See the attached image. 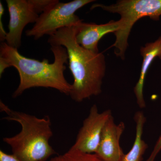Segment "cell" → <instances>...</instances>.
Returning a JSON list of instances; mask_svg holds the SVG:
<instances>
[{
  "label": "cell",
  "mask_w": 161,
  "mask_h": 161,
  "mask_svg": "<svg viewBox=\"0 0 161 161\" xmlns=\"http://www.w3.org/2000/svg\"><path fill=\"white\" fill-rule=\"evenodd\" d=\"M51 50L54 60L49 63L47 59L42 61L26 58L18 49L2 42L0 46V77L6 69L14 67L17 70L20 82L13 94L14 98L20 96L26 90L33 87L53 88L69 95L71 84L64 75L68 55L63 46L52 45Z\"/></svg>",
  "instance_id": "obj_1"
},
{
  "label": "cell",
  "mask_w": 161,
  "mask_h": 161,
  "mask_svg": "<svg viewBox=\"0 0 161 161\" xmlns=\"http://www.w3.org/2000/svg\"><path fill=\"white\" fill-rule=\"evenodd\" d=\"M78 25L59 29L50 36L48 43L66 49L74 78L69 95L73 100L80 103L102 93L106 62L103 53H94L78 44L76 40Z\"/></svg>",
  "instance_id": "obj_2"
},
{
  "label": "cell",
  "mask_w": 161,
  "mask_h": 161,
  "mask_svg": "<svg viewBox=\"0 0 161 161\" xmlns=\"http://www.w3.org/2000/svg\"><path fill=\"white\" fill-rule=\"evenodd\" d=\"M0 110L6 114L3 119L14 121L21 126V131L3 141L11 147L13 154L21 161H46L57 154L49 144L53 136L48 115L38 118L35 115L10 109L2 100Z\"/></svg>",
  "instance_id": "obj_3"
},
{
  "label": "cell",
  "mask_w": 161,
  "mask_h": 161,
  "mask_svg": "<svg viewBox=\"0 0 161 161\" xmlns=\"http://www.w3.org/2000/svg\"><path fill=\"white\" fill-rule=\"evenodd\" d=\"M96 8L120 15L121 26L114 33L115 40L112 47L115 55L122 60H125L129 36L136 23L144 17L158 21L161 16V0H119L110 5L94 4L91 9Z\"/></svg>",
  "instance_id": "obj_4"
},
{
  "label": "cell",
  "mask_w": 161,
  "mask_h": 161,
  "mask_svg": "<svg viewBox=\"0 0 161 161\" xmlns=\"http://www.w3.org/2000/svg\"><path fill=\"white\" fill-rule=\"evenodd\" d=\"M94 2V0H74L64 3L57 0L40 14L32 28L26 31V36L38 40L46 35L51 36L61 28L77 26L82 20L75 12Z\"/></svg>",
  "instance_id": "obj_5"
},
{
  "label": "cell",
  "mask_w": 161,
  "mask_h": 161,
  "mask_svg": "<svg viewBox=\"0 0 161 161\" xmlns=\"http://www.w3.org/2000/svg\"><path fill=\"white\" fill-rule=\"evenodd\" d=\"M57 0H6L9 11V32L6 43L18 49L21 45L23 30L29 23H36L42 13Z\"/></svg>",
  "instance_id": "obj_6"
},
{
  "label": "cell",
  "mask_w": 161,
  "mask_h": 161,
  "mask_svg": "<svg viewBox=\"0 0 161 161\" xmlns=\"http://www.w3.org/2000/svg\"><path fill=\"white\" fill-rule=\"evenodd\" d=\"M112 116L111 110L100 112L97 105H93L87 117L83 121L75 144L71 148L84 153H96L104 128Z\"/></svg>",
  "instance_id": "obj_7"
},
{
  "label": "cell",
  "mask_w": 161,
  "mask_h": 161,
  "mask_svg": "<svg viewBox=\"0 0 161 161\" xmlns=\"http://www.w3.org/2000/svg\"><path fill=\"white\" fill-rule=\"evenodd\" d=\"M125 129L123 122L116 124L113 115L104 128L96 154L104 161H120L124 154L120 140Z\"/></svg>",
  "instance_id": "obj_8"
},
{
  "label": "cell",
  "mask_w": 161,
  "mask_h": 161,
  "mask_svg": "<svg viewBox=\"0 0 161 161\" xmlns=\"http://www.w3.org/2000/svg\"><path fill=\"white\" fill-rule=\"evenodd\" d=\"M121 26L120 20L110 21L104 24L86 23L81 22L78 25L76 40L78 44L87 50L99 53L98 43L105 35L118 31Z\"/></svg>",
  "instance_id": "obj_9"
},
{
  "label": "cell",
  "mask_w": 161,
  "mask_h": 161,
  "mask_svg": "<svg viewBox=\"0 0 161 161\" xmlns=\"http://www.w3.org/2000/svg\"><path fill=\"white\" fill-rule=\"evenodd\" d=\"M143 60L138 81L133 88L136 103L139 108L143 109L147 106L144 97V86L146 76L151 64L158 58L161 60V36L153 42L147 43L140 48Z\"/></svg>",
  "instance_id": "obj_10"
},
{
  "label": "cell",
  "mask_w": 161,
  "mask_h": 161,
  "mask_svg": "<svg viewBox=\"0 0 161 161\" xmlns=\"http://www.w3.org/2000/svg\"><path fill=\"white\" fill-rule=\"evenodd\" d=\"M136 124L135 140L132 148L128 153H124L120 161H142L143 156L148 148V144L143 139L144 128L147 122V117L142 111L134 114Z\"/></svg>",
  "instance_id": "obj_11"
},
{
  "label": "cell",
  "mask_w": 161,
  "mask_h": 161,
  "mask_svg": "<svg viewBox=\"0 0 161 161\" xmlns=\"http://www.w3.org/2000/svg\"><path fill=\"white\" fill-rule=\"evenodd\" d=\"M49 161H104L96 153H84L70 148L63 154L55 156Z\"/></svg>",
  "instance_id": "obj_12"
},
{
  "label": "cell",
  "mask_w": 161,
  "mask_h": 161,
  "mask_svg": "<svg viewBox=\"0 0 161 161\" xmlns=\"http://www.w3.org/2000/svg\"><path fill=\"white\" fill-rule=\"evenodd\" d=\"M161 151V132L157 141L156 142L153 150L147 161H155L157 157Z\"/></svg>",
  "instance_id": "obj_13"
},
{
  "label": "cell",
  "mask_w": 161,
  "mask_h": 161,
  "mask_svg": "<svg viewBox=\"0 0 161 161\" xmlns=\"http://www.w3.org/2000/svg\"><path fill=\"white\" fill-rule=\"evenodd\" d=\"M4 8L2 2H0V40L1 42H5L7 32L5 30L3 26L2 18L4 14Z\"/></svg>",
  "instance_id": "obj_14"
},
{
  "label": "cell",
  "mask_w": 161,
  "mask_h": 161,
  "mask_svg": "<svg viewBox=\"0 0 161 161\" xmlns=\"http://www.w3.org/2000/svg\"><path fill=\"white\" fill-rule=\"evenodd\" d=\"M0 161H21L17 157L12 154H9L0 150Z\"/></svg>",
  "instance_id": "obj_15"
}]
</instances>
